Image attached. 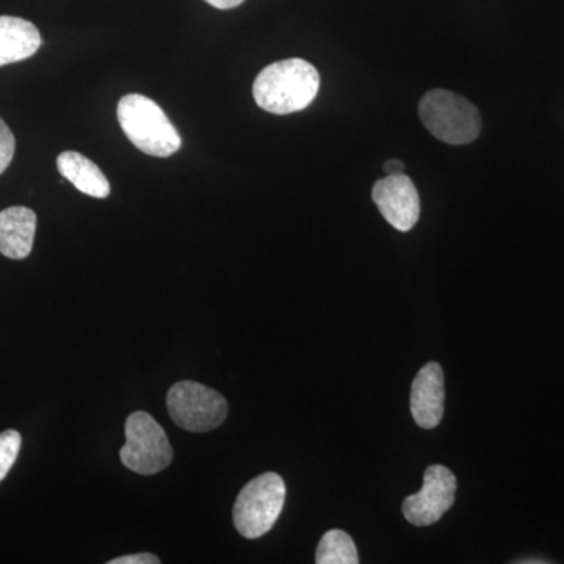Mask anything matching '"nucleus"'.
<instances>
[{"label": "nucleus", "mask_w": 564, "mask_h": 564, "mask_svg": "<svg viewBox=\"0 0 564 564\" xmlns=\"http://www.w3.org/2000/svg\"><path fill=\"white\" fill-rule=\"evenodd\" d=\"M321 90V74L303 58H289L267 66L256 77L252 96L262 110L291 115L307 109Z\"/></svg>", "instance_id": "nucleus-1"}, {"label": "nucleus", "mask_w": 564, "mask_h": 564, "mask_svg": "<svg viewBox=\"0 0 564 564\" xmlns=\"http://www.w3.org/2000/svg\"><path fill=\"white\" fill-rule=\"evenodd\" d=\"M118 121L129 141L148 155L170 158L181 150V135L165 111L143 95H128L118 102Z\"/></svg>", "instance_id": "nucleus-2"}, {"label": "nucleus", "mask_w": 564, "mask_h": 564, "mask_svg": "<svg viewBox=\"0 0 564 564\" xmlns=\"http://www.w3.org/2000/svg\"><path fill=\"white\" fill-rule=\"evenodd\" d=\"M419 117L426 131L447 144L473 143L480 135V111L454 91L432 90L423 95Z\"/></svg>", "instance_id": "nucleus-3"}, {"label": "nucleus", "mask_w": 564, "mask_h": 564, "mask_svg": "<svg viewBox=\"0 0 564 564\" xmlns=\"http://www.w3.org/2000/svg\"><path fill=\"white\" fill-rule=\"evenodd\" d=\"M285 484L281 475H259L245 486L234 505V525L248 540L269 533L276 524L285 502Z\"/></svg>", "instance_id": "nucleus-4"}, {"label": "nucleus", "mask_w": 564, "mask_h": 564, "mask_svg": "<svg viewBox=\"0 0 564 564\" xmlns=\"http://www.w3.org/2000/svg\"><path fill=\"white\" fill-rule=\"evenodd\" d=\"M120 458L132 473L154 475L172 464L173 448L158 421L144 411H137L126 421V444Z\"/></svg>", "instance_id": "nucleus-5"}, {"label": "nucleus", "mask_w": 564, "mask_h": 564, "mask_svg": "<svg viewBox=\"0 0 564 564\" xmlns=\"http://www.w3.org/2000/svg\"><path fill=\"white\" fill-rule=\"evenodd\" d=\"M166 408L174 423L192 433L210 432L228 415L225 397L195 381L174 384L166 395Z\"/></svg>", "instance_id": "nucleus-6"}, {"label": "nucleus", "mask_w": 564, "mask_h": 564, "mask_svg": "<svg viewBox=\"0 0 564 564\" xmlns=\"http://www.w3.org/2000/svg\"><path fill=\"white\" fill-rule=\"evenodd\" d=\"M456 486V477L451 469L441 464L430 466L423 475L421 491L404 499V518L415 527L440 521L455 502Z\"/></svg>", "instance_id": "nucleus-7"}, {"label": "nucleus", "mask_w": 564, "mask_h": 564, "mask_svg": "<svg viewBox=\"0 0 564 564\" xmlns=\"http://www.w3.org/2000/svg\"><path fill=\"white\" fill-rule=\"evenodd\" d=\"M373 203L384 220L397 231L408 232L421 217V198L414 182L406 174L386 176L373 185Z\"/></svg>", "instance_id": "nucleus-8"}, {"label": "nucleus", "mask_w": 564, "mask_h": 564, "mask_svg": "<svg viewBox=\"0 0 564 564\" xmlns=\"http://www.w3.org/2000/svg\"><path fill=\"white\" fill-rule=\"evenodd\" d=\"M445 384L443 367L429 362L419 370L411 389V414L421 429L433 430L444 415Z\"/></svg>", "instance_id": "nucleus-9"}, {"label": "nucleus", "mask_w": 564, "mask_h": 564, "mask_svg": "<svg viewBox=\"0 0 564 564\" xmlns=\"http://www.w3.org/2000/svg\"><path fill=\"white\" fill-rule=\"evenodd\" d=\"M36 214L29 207L13 206L0 212V252L21 261L32 252Z\"/></svg>", "instance_id": "nucleus-10"}, {"label": "nucleus", "mask_w": 564, "mask_h": 564, "mask_svg": "<svg viewBox=\"0 0 564 564\" xmlns=\"http://www.w3.org/2000/svg\"><path fill=\"white\" fill-rule=\"evenodd\" d=\"M41 46L39 29L31 21L0 17V66L28 61Z\"/></svg>", "instance_id": "nucleus-11"}, {"label": "nucleus", "mask_w": 564, "mask_h": 564, "mask_svg": "<svg viewBox=\"0 0 564 564\" xmlns=\"http://www.w3.org/2000/svg\"><path fill=\"white\" fill-rule=\"evenodd\" d=\"M58 173L68 180L77 191L93 198H107L110 195V184L99 166L80 152L65 151L57 158Z\"/></svg>", "instance_id": "nucleus-12"}, {"label": "nucleus", "mask_w": 564, "mask_h": 564, "mask_svg": "<svg viewBox=\"0 0 564 564\" xmlns=\"http://www.w3.org/2000/svg\"><path fill=\"white\" fill-rule=\"evenodd\" d=\"M317 564H358V549L350 534L343 530H329L323 534L318 543L317 554H315Z\"/></svg>", "instance_id": "nucleus-13"}, {"label": "nucleus", "mask_w": 564, "mask_h": 564, "mask_svg": "<svg viewBox=\"0 0 564 564\" xmlns=\"http://www.w3.org/2000/svg\"><path fill=\"white\" fill-rule=\"evenodd\" d=\"M21 444V434L14 432V430L0 433V481L9 475L11 467L17 463Z\"/></svg>", "instance_id": "nucleus-14"}, {"label": "nucleus", "mask_w": 564, "mask_h": 564, "mask_svg": "<svg viewBox=\"0 0 564 564\" xmlns=\"http://www.w3.org/2000/svg\"><path fill=\"white\" fill-rule=\"evenodd\" d=\"M14 150H17V141H14L13 132L10 131L6 121L0 118V174L9 169L13 161Z\"/></svg>", "instance_id": "nucleus-15"}, {"label": "nucleus", "mask_w": 564, "mask_h": 564, "mask_svg": "<svg viewBox=\"0 0 564 564\" xmlns=\"http://www.w3.org/2000/svg\"><path fill=\"white\" fill-rule=\"evenodd\" d=\"M161 560L152 554L124 555L120 558L110 560L109 564H159Z\"/></svg>", "instance_id": "nucleus-16"}, {"label": "nucleus", "mask_w": 564, "mask_h": 564, "mask_svg": "<svg viewBox=\"0 0 564 564\" xmlns=\"http://www.w3.org/2000/svg\"><path fill=\"white\" fill-rule=\"evenodd\" d=\"M206 2L218 10H231L242 6L245 0H206Z\"/></svg>", "instance_id": "nucleus-17"}, {"label": "nucleus", "mask_w": 564, "mask_h": 564, "mask_svg": "<svg viewBox=\"0 0 564 564\" xmlns=\"http://www.w3.org/2000/svg\"><path fill=\"white\" fill-rule=\"evenodd\" d=\"M403 170L404 163L402 161H397V159H391V161L386 162L383 165V172L386 173V176L403 173Z\"/></svg>", "instance_id": "nucleus-18"}]
</instances>
